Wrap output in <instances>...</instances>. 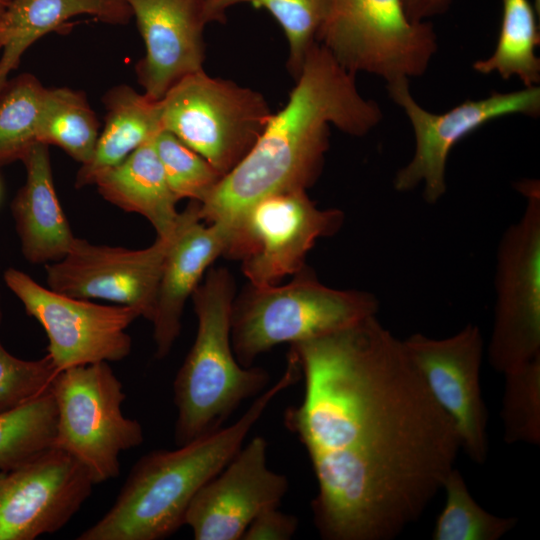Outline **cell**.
<instances>
[{
	"mask_svg": "<svg viewBox=\"0 0 540 540\" xmlns=\"http://www.w3.org/2000/svg\"><path fill=\"white\" fill-rule=\"evenodd\" d=\"M136 17L145 56L136 65L144 94L161 100L184 77L203 70V0H125Z\"/></svg>",
	"mask_w": 540,
	"mask_h": 540,
	"instance_id": "obj_17",
	"label": "cell"
},
{
	"mask_svg": "<svg viewBox=\"0 0 540 540\" xmlns=\"http://www.w3.org/2000/svg\"><path fill=\"white\" fill-rule=\"evenodd\" d=\"M103 100L104 128L91 160L78 170L77 188L94 184L98 176L120 164L163 130L160 100H153L125 84L110 89Z\"/></svg>",
	"mask_w": 540,
	"mask_h": 540,
	"instance_id": "obj_22",
	"label": "cell"
},
{
	"mask_svg": "<svg viewBox=\"0 0 540 540\" xmlns=\"http://www.w3.org/2000/svg\"><path fill=\"white\" fill-rule=\"evenodd\" d=\"M0 51H1V42H0Z\"/></svg>",
	"mask_w": 540,
	"mask_h": 540,
	"instance_id": "obj_38",
	"label": "cell"
},
{
	"mask_svg": "<svg viewBox=\"0 0 540 540\" xmlns=\"http://www.w3.org/2000/svg\"><path fill=\"white\" fill-rule=\"evenodd\" d=\"M295 82L287 104L271 115L249 153L198 202L201 221L233 225L265 196L306 190L321 174L331 124L349 135L363 136L382 119L379 105L359 93L355 74L318 42Z\"/></svg>",
	"mask_w": 540,
	"mask_h": 540,
	"instance_id": "obj_2",
	"label": "cell"
},
{
	"mask_svg": "<svg viewBox=\"0 0 540 540\" xmlns=\"http://www.w3.org/2000/svg\"><path fill=\"white\" fill-rule=\"evenodd\" d=\"M3 279L26 313L45 330L47 354L58 372L96 362L120 361L130 354L132 339L127 328L139 317L133 308L63 295L15 268L7 269Z\"/></svg>",
	"mask_w": 540,
	"mask_h": 540,
	"instance_id": "obj_12",
	"label": "cell"
},
{
	"mask_svg": "<svg viewBox=\"0 0 540 540\" xmlns=\"http://www.w3.org/2000/svg\"><path fill=\"white\" fill-rule=\"evenodd\" d=\"M317 41L347 71L387 83L423 75L437 51L433 25L409 21L401 0H331Z\"/></svg>",
	"mask_w": 540,
	"mask_h": 540,
	"instance_id": "obj_8",
	"label": "cell"
},
{
	"mask_svg": "<svg viewBox=\"0 0 540 540\" xmlns=\"http://www.w3.org/2000/svg\"><path fill=\"white\" fill-rule=\"evenodd\" d=\"M517 190L526 205L498 245L494 319L488 346L489 362L501 373L540 355L539 182H518Z\"/></svg>",
	"mask_w": 540,
	"mask_h": 540,
	"instance_id": "obj_9",
	"label": "cell"
},
{
	"mask_svg": "<svg viewBox=\"0 0 540 540\" xmlns=\"http://www.w3.org/2000/svg\"><path fill=\"white\" fill-rule=\"evenodd\" d=\"M79 15L125 24L133 14L125 0H11L0 18V91L35 41Z\"/></svg>",
	"mask_w": 540,
	"mask_h": 540,
	"instance_id": "obj_20",
	"label": "cell"
},
{
	"mask_svg": "<svg viewBox=\"0 0 540 540\" xmlns=\"http://www.w3.org/2000/svg\"><path fill=\"white\" fill-rule=\"evenodd\" d=\"M536 14L529 0H502L496 48L490 57L474 62L473 69L481 74L496 72L505 80L517 76L525 87L539 86L540 59L535 50L540 34Z\"/></svg>",
	"mask_w": 540,
	"mask_h": 540,
	"instance_id": "obj_23",
	"label": "cell"
},
{
	"mask_svg": "<svg viewBox=\"0 0 540 540\" xmlns=\"http://www.w3.org/2000/svg\"><path fill=\"white\" fill-rule=\"evenodd\" d=\"M298 518L273 506L262 510L245 530L243 540H289L298 529Z\"/></svg>",
	"mask_w": 540,
	"mask_h": 540,
	"instance_id": "obj_32",
	"label": "cell"
},
{
	"mask_svg": "<svg viewBox=\"0 0 540 540\" xmlns=\"http://www.w3.org/2000/svg\"><path fill=\"white\" fill-rule=\"evenodd\" d=\"M304 381L283 415L317 481L325 540H392L443 488L461 448L403 341L369 316L291 344Z\"/></svg>",
	"mask_w": 540,
	"mask_h": 540,
	"instance_id": "obj_1",
	"label": "cell"
},
{
	"mask_svg": "<svg viewBox=\"0 0 540 540\" xmlns=\"http://www.w3.org/2000/svg\"><path fill=\"white\" fill-rule=\"evenodd\" d=\"M57 374L48 354L37 360H24L10 354L0 342V415L49 392Z\"/></svg>",
	"mask_w": 540,
	"mask_h": 540,
	"instance_id": "obj_31",
	"label": "cell"
},
{
	"mask_svg": "<svg viewBox=\"0 0 540 540\" xmlns=\"http://www.w3.org/2000/svg\"><path fill=\"white\" fill-rule=\"evenodd\" d=\"M11 0H0V18L5 12L6 8L8 7Z\"/></svg>",
	"mask_w": 540,
	"mask_h": 540,
	"instance_id": "obj_34",
	"label": "cell"
},
{
	"mask_svg": "<svg viewBox=\"0 0 540 540\" xmlns=\"http://www.w3.org/2000/svg\"><path fill=\"white\" fill-rule=\"evenodd\" d=\"M167 183L177 200L202 202L223 176L201 155L169 131L154 138Z\"/></svg>",
	"mask_w": 540,
	"mask_h": 540,
	"instance_id": "obj_30",
	"label": "cell"
},
{
	"mask_svg": "<svg viewBox=\"0 0 540 540\" xmlns=\"http://www.w3.org/2000/svg\"><path fill=\"white\" fill-rule=\"evenodd\" d=\"M234 279L226 268L210 269L192 293L197 316L195 341L173 383L177 446L212 433L269 382L261 367H243L231 343Z\"/></svg>",
	"mask_w": 540,
	"mask_h": 540,
	"instance_id": "obj_4",
	"label": "cell"
},
{
	"mask_svg": "<svg viewBox=\"0 0 540 540\" xmlns=\"http://www.w3.org/2000/svg\"><path fill=\"white\" fill-rule=\"evenodd\" d=\"M160 101L162 129L222 176L249 153L273 114L260 92L204 70L181 79Z\"/></svg>",
	"mask_w": 540,
	"mask_h": 540,
	"instance_id": "obj_6",
	"label": "cell"
},
{
	"mask_svg": "<svg viewBox=\"0 0 540 540\" xmlns=\"http://www.w3.org/2000/svg\"><path fill=\"white\" fill-rule=\"evenodd\" d=\"M267 441L253 437L194 496L186 515L196 540H240L264 509L279 506L288 478L267 466Z\"/></svg>",
	"mask_w": 540,
	"mask_h": 540,
	"instance_id": "obj_16",
	"label": "cell"
},
{
	"mask_svg": "<svg viewBox=\"0 0 540 540\" xmlns=\"http://www.w3.org/2000/svg\"><path fill=\"white\" fill-rule=\"evenodd\" d=\"M46 91L29 73L10 78L0 91V167L22 161L39 143L38 124Z\"/></svg>",
	"mask_w": 540,
	"mask_h": 540,
	"instance_id": "obj_26",
	"label": "cell"
},
{
	"mask_svg": "<svg viewBox=\"0 0 540 540\" xmlns=\"http://www.w3.org/2000/svg\"><path fill=\"white\" fill-rule=\"evenodd\" d=\"M501 419L508 444L540 443V355L505 373Z\"/></svg>",
	"mask_w": 540,
	"mask_h": 540,
	"instance_id": "obj_29",
	"label": "cell"
},
{
	"mask_svg": "<svg viewBox=\"0 0 540 540\" xmlns=\"http://www.w3.org/2000/svg\"><path fill=\"white\" fill-rule=\"evenodd\" d=\"M454 0H401L409 21L424 22L426 19L445 13Z\"/></svg>",
	"mask_w": 540,
	"mask_h": 540,
	"instance_id": "obj_33",
	"label": "cell"
},
{
	"mask_svg": "<svg viewBox=\"0 0 540 540\" xmlns=\"http://www.w3.org/2000/svg\"><path fill=\"white\" fill-rule=\"evenodd\" d=\"M51 392L57 422L54 445L76 458L95 484L120 474L119 456L141 445L143 428L121 409L126 395L108 362L58 372Z\"/></svg>",
	"mask_w": 540,
	"mask_h": 540,
	"instance_id": "obj_7",
	"label": "cell"
},
{
	"mask_svg": "<svg viewBox=\"0 0 540 540\" xmlns=\"http://www.w3.org/2000/svg\"><path fill=\"white\" fill-rule=\"evenodd\" d=\"M300 379L298 361L288 354L280 379L260 393L236 422L174 450L143 455L110 509L77 539L159 540L175 533L184 525L197 492L236 455L273 399Z\"/></svg>",
	"mask_w": 540,
	"mask_h": 540,
	"instance_id": "obj_3",
	"label": "cell"
},
{
	"mask_svg": "<svg viewBox=\"0 0 540 540\" xmlns=\"http://www.w3.org/2000/svg\"><path fill=\"white\" fill-rule=\"evenodd\" d=\"M173 235L157 237L151 246L139 250L76 238L65 257L45 265L48 288L74 298L128 306L152 321Z\"/></svg>",
	"mask_w": 540,
	"mask_h": 540,
	"instance_id": "obj_13",
	"label": "cell"
},
{
	"mask_svg": "<svg viewBox=\"0 0 540 540\" xmlns=\"http://www.w3.org/2000/svg\"><path fill=\"white\" fill-rule=\"evenodd\" d=\"M57 409L51 390L0 415V471L10 472L54 445Z\"/></svg>",
	"mask_w": 540,
	"mask_h": 540,
	"instance_id": "obj_27",
	"label": "cell"
},
{
	"mask_svg": "<svg viewBox=\"0 0 540 540\" xmlns=\"http://www.w3.org/2000/svg\"><path fill=\"white\" fill-rule=\"evenodd\" d=\"M154 138L94 182L104 199L119 208L144 216L157 237H171L181 220L154 145Z\"/></svg>",
	"mask_w": 540,
	"mask_h": 540,
	"instance_id": "obj_21",
	"label": "cell"
},
{
	"mask_svg": "<svg viewBox=\"0 0 540 540\" xmlns=\"http://www.w3.org/2000/svg\"><path fill=\"white\" fill-rule=\"evenodd\" d=\"M402 341L431 394L453 420L461 448L477 464L484 463L488 440L480 384L484 350L480 328L467 324L446 338L415 333Z\"/></svg>",
	"mask_w": 540,
	"mask_h": 540,
	"instance_id": "obj_15",
	"label": "cell"
},
{
	"mask_svg": "<svg viewBox=\"0 0 540 540\" xmlns=\"http://www.w3.org/2000/svg\"><path fill=\"white\" fill-rule=\"evenodd\" d=\"M2 319H3V312L1 308V297H0V325H1Z\"/></svg>",
	"mask_w": 540,
	"mask_h": 540,
	"instance_id": "obj_37",
	"label": "cell"
},
{
	"mask_svg": "<svg viewBox=\"0 0 540 540\" xmlns=\"http://www.w3.org/2000/svg\"><path fill=\"white\" fill-rule=\"evenodd\" d=\"M99 137V124L84 93L70 88H47L38 124V141L63 149L88 163Z\"/></svg>",
	"mask_w": 540,
	"mask_h": 540,
	"instance_id": "obj_24",
	"label": "cell"
},
{
	"mask_svg": "<svg viewBox=\"0 0 540 540\" xmlns=\"http://www.w3.org/2000/svg\"><path fill=\"white\" fill-rule=\"evenodd\" d=\"M442 489L445 505L436 519L433 540H497L517 523V518L496 516L483 509L456 468L451 470Z\"/></svg>",
	"mask_w": 540,
	"mask_h": 540,
	"instance_id": "obj_28",
	"label": "cell"
},
{
	"mask_svg": "<svg viewBox=\"0 0 540 540\" xmlns=\"http://www.w3.org/2000/svg\"><path fill=\"white\" fill-rule=\"evenodd\" d=\"M390 98L399 105L411 122L415 150L411 160L393 180L399 192L423 186V199L437 203L447 190L446 166L452 148L468 134L487 122L510 114L538 117L540 87L499 93L479 100H466L442 114L422 108L413 98L407 78L387 83Z\"/></svg>",
	"mask_w": 540,
	"mask_h": 540,
	"instance_id": "obj_11",
	"label": "cell"
},
{
	"mask_svg": "<svg viewBox=\"0 0 540 540\" xmlns=\"http://www.w3.org/2000/svg\"><path fill=\"white\" fill-rule=\"evenodd\" d=\"M343 222L342 211L318 208L306 190L274 193L236 219L224 255L241 260L250 284L275 285L303 269L316 241L335 234Z\"/></svg>",
	"mask_w": 540,
	"mask_h": 540,
	"instance_id": "obj_10",
	"label": "cell"
},
{
	"mask_svg": "<svg viewBox=\"0 0 540 540\" xmlns=\"http://www.w3.org/2000/svg\"><path fill=\"white\" fill-rule=\"evenodd\" d=\"M232 233V224L215 221L204 225L198 202L191 201L181 213L180 223L165 256L155 314L153 339L155 356L168 355L181 330L184 305L208 268L224 255Z\"/></svg>",
	"mask_w": 540,
	"mask_h": 540,
	"instance_id": "obj_18",
	"label": "cell"
},
{
	"mask_svg": "<svg viewBox=\"0 0 540 540\" xmlns=\"http://www.w3.org/2000/svg\"><path fill=\"white\" fill-rule=\"evenodd\" d=\"M6 473H7V472L0 471V485H1V483H2V481H3V479H4V477H5Z\"/></svg>",
	"mask_w": 540,
	"mask_h": 540,
	"instance_id": "obj_36",
	"label": "cell"
},
{
	"mask_svg": "<svg viewBox=\"0 0 540 540\" xmlns=\"http://www.w3.org/2000/svg\"><path fill=\"white\" fill-rule=\"evenodd\" d=\"M240 3L268 10L282 27L289 44L287 68L296 81L306 57L318 42L325 24L331 0H203L207 23L224 21L225 11Z\"/></svg>",
	"mask_w": 540,
	"mask_h": 540,
	"instance_id": "obj_25",
	"label": "cell"
},
{
	"mask_svg": "<svg viewBox=\"0 0 540 540\" xmlns=\"http://www.w3.org/2000/svg\"><path fill=\"white\" fill-rule=\"evenodd\" d=\"M376 296L322 284L305 266L282 286L250 284L235 297L231 310V343L243 367L283 343L317 338L376 315Z\"/></svg>",
	"mask_w": 540,
	"mask_h": 540,
	"instance_id": "obj_5",
	"label": "cell"
},
{
	"mask_svg": "<svg viewBox=\"0 0 540 540\" xmlns=\"http://www.w3.org/2000/svg\"><path fill=\"white\" fill-rule=\"evenodd\" d=\"M87 469L53 445L7 472L0 485V540H32L64 527L92 493Z\"/></svg>",
	"mask_w": 540,
	"mask_h": 540,
	"instance_id": "obj_14",
	"label": "cell"
},
{
	"mask_svg": "<svg viewBox=\"0 0 540 540\" xmlns=\"http://www.w3.org/2000/svg\"><path fill=\"white\" fill-rule=\"evenodd\" d=\"M22 162L26 180L11 203L22 254L31 264L59 261L76 237L55 191L48 145L35 144Z\"/></svg>",
	"mask_w": 540,
	"mask_h": 540,
	"instance_id": "obj_19",
	"label": "cell"
},
{
	"mask_svg": "<svg viewBox=\"0 0 540 540\" xmlns=\"http://www.w3.org/2000/svg\"><path fill=\"white\" fill-rule=\"evenodd\" d=\"M534 8L536 10V13L539 15V13H540V0H534Z\"/></svg>",
	"mask_w": 540,
	"mask_h": 540,
	"instance_id": "obj_35",
	"label": "cell"
}]
</instances>
